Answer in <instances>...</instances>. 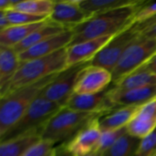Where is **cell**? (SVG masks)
<instances>
[{
	"label": "cell",
	"mask_w": 156,
	"mask_h": 156,
	"mask_svg": "<svg viewBox=\"0 0 156 156\" xmlns=\"http://www.w3.org/2000/svg\"><path fill=\"white\" fill-rule=\"evenodd\" d=\"M144 3L139 5L99 14L90 17L84 23L71 29L73 38L70 45L101 37L116 36L123 30L134 26L133 16L140 6Z\"/></svg>",
	"instance_id": "cell-1"
},
{
	"label": "cell",
	"mask_w": 156,
	"mask_h": 156,
	"mask_svg": "<svg viewBox=\"0 0 156 156\" xmlns=\"http://www.w3.org/2000/svg\"><path fill=\"white\" fill-rule=\"evenodd\" d=\"M68 68L67 48L49 56L21 62V65L6 86L0 90L4 97L16 90L34 84L51 75L59 73Z\"/></svg>",
	"instance_id": "cell-2"
},
{
	"label": "cell",
	"mask_w": 156,
	"mask_h": 156,
	"mask_svg": "<svg viewBox=\"0 0 156 156\" xmlns=\"http://www.w3.org/2000/svg\"><path fill=\"white\" fill-rule=\"evenodd\" d=\"M60 73V72H59ZM51 75L34 84L20 88L1 97L0 101V137L4 136L39 97L43 90L58 76Z\"/></svg>",
	"instance_id": "cell-3"
},
{
	"label": "cell",
	"mask_w": 156,
	"mask_h": 156,
	"mask_svg": "<svg viewBox=\"0 0 156 156\" xmlns=\"http://www.w3.org/2000/svg\"><path fill=\"white\" fill-rule=\"evenodd\" d=\"M101 117L97 113L82 112L62 107L47 122L41 133V139L54 144L71 140L83 127L96 118Z\"/></svg>",
	"instance_id": "cell-4"
},
{
	"label": "cell",
	"mask_w": 156,
	"mask_h": 156,
	"mask_svg": "<svg viewBox=\"0 0 156 156\" xmlns=\"http://www.w3.org/2000/svg\"><path fill=\"white\" fill-rule=\"evenodd\" d=\"M61 108L62 106L49 101L39 95L20 120L4 136L0 137L1 143L29 133H38L41 134L47 122Z\"/></svg>",
	"instance_id": "cell-5"
},
{
	"label": "cell",
	"mask_w": 156,
	"mask_h": 156,
	"mask_svg": "<svg viewBox=\"0 0 156 156\" xmlns=\"http://www.w3.org/2000/svg\"><path fill=\"white\" fill-rule=\"evenodd\" d=\"M156 55V41L140 35L124 51L112 70V83L116 84L133 73Z\"/></svg>",
	"instance_id": "cell-6"
},
{
	"label": "cell",
	"mask_w": 156,
	"mask_h": 156,
	"mask_svg": "<svg viewBox=\"0 0 156 156\" xmlns=\"http://www.w3.org/2000/svg\"><path fill=\"white\" fill-rule=\"evenodd\" d=\"M134 26L114 36L94 57L90 65L106 69L112 72L126 48L140 36Z\"/></svg>",
	"instance_id": "cell-7"
},
{
	"label": "cell",
	"mask_w": 156,
	"mask_h": 156,
	"mask_svg": "<svg viewBox=\"0 0 156 156\" xmlns=\"http://www.w3.org/2000/svg\"><path fill=\"white\" fill-rule=\"evenodd\" d=\"M90 63V62L81 63L67 68L58 73V76L43 90L40 96L64 107L68 100L74 93V88L80 71Z\"/></svg>",
	"instance_id": "cell-8"
},
{
	"label": "cell",
	"mask_w": 156,
	"mask_h": 156,
	"mask_svg": "<svg viewBox=\"0 0 156 156\" xmlns=\"http://www.w3.org/2000/svg\"><path fill=\"white\" fill-rule=\"evenodd\" d=\"M112 82V72L106 69L87 65L80 73L74 93L79 95H90L100 93L108 89Z\"/></svg>",
	"instance_id": "cell-9"
},
{
	"label": "cell",
	"mask_w": 156,
	"mask_h": 156,
	"mask_svg": "<svg viewBox=\"0 0 156 156\" xmlns=\"http://www.w3.org/2000/svg\"><path fill=\"white\" fill-rule=\"evenodd\" d=\"M109 90L110 88L100 93L90 95H79L73 93L64 107L78 112L97 113L103 116L118 109L108 95Z\"/></svg>",
	"instance_id": "cell-10"
},
{
	"label": "cell",
	"mask_w": 156,
	"mask_h": 156,
	"mask_svg": "<svg viewBox=\"0 0 156 156\" xmlns=\"http://www.w3.org/2000/svg\"><path fill=\"white\" fill-rule=\"evenodd\" d=\"M99 118L91 121L71 140L64 144L73 156H84L97 151L102 133L99 124Z\"/></svg>",
	"instance_id": "cell-11"
},
{
	"label": "cell",
	"mask_w": 156,
	"mask_h": 156,
	"mask_svg": "<svg viewBox=\"0 0 156 156\" xmlns=\"http://www.w3.org/2000/svg\"><path fill=\"white\" fill-rule=\"evenodd\" d=\"M80 0L55 1L49 20L67 28L73 29L90 17L80 6Z\"/></svg>",
	"instance_id": "cell-12"
},
{
	"label": "cell",
	"mask_w": 156,
	"mask_h": 156,
	"mask_svg": "<svg viewBox=\"0 0 156 156\" xmlns=\"http://www.w3.org/2000/svg\"><path fill=\"white\" fill-rule=\"evenodd\" d=\"M73 38V32L71 29H67L61 33L46 38L40 43L33 46L26 51L18 54L21 62L28 61L35 58L49 56L60 49L68 48Z\"/></svg>",
	"instance_id": "cell-13"
},
{
	"label": "cell",
	"mask_w": 156,
	"mask_h": 156,
	"mask_svg": "<svg viewBox=\"0 0 156 156\" xmlns=\"http://www.w3.org/2000/svg\"><path fill=\"white\" fill-rule=\"evenodd\" d=\"M132 136L144 139L156 129V96L140 105L136 114L126 127Z\"/></svg>",
	"instance_id": "cell-14"
},
{
	"label": "cell",
	"mask_w": 156,
	"mask_h": 156,
	"mask_svg": "<svg viewBox=\"0 0 156 156\" xmlns=\"http://www.w3.org/2000/svg\"><path fill=\"white\" fill-rule=\"evenodd\" d=\"M113 37L114 36L101 37L69 46L67 48L68 68L81 63L90 62Z\"/></svg>",
	"instance_id": "cell-15"
},
{
	"label": "cell",
	"mask_w": 156,
	"mask_h": 156,
	"mask_svg": "<svg viewBox=\"0 0 156 156\" xmlns=\"http://www.w3.org/2000/svg\"><path fill=\"white\" fill-rule=\"evenodd\" d=\"M108 95L112 103L117 107L140 106L156 96V85L133 90H119L110 88Z\"/></svg>",
	"instance_id": "cell-16"
},
{
	"label": "cell",
	"mask_w": 156,
	"mask_h": 156,
	"mask_svg": "<svg viewBox=\"0 0 156 156\" xmlns=\"http://www.w3.org/2000/svg\"><path fill=\"white\" fill-rule=\"evenodd\" d=\"M140 106L120 107L113 112L99 118V124L101 132L115 131L126 128L136 114Z\"/></svg>",
	"instance_id": "cell-17"
},
{
	"label": "cell",
	"mask_w": 156,
	"mask_h": 156,
	"mask_svg": "<svg viewBox=\"0 0 156 156\" xmlns=\"http://www.w3.org/2000/svg\"><path fill=\"white\" fill-rule=\"evenodd\" d=\"M144 3L141 0H80V6L90 16L121 9L129 6L139 5Z\"/></svg>",
	"instance_id": "cell-18"
},
{
	"label": "cell",
	"mask_w": 156,
	"mask_h": 156,
	"mask_svg": "<svg viewBox=\"0 0 156 156\" xmlns=\"http://www.w3.org/2000/svg\"><path fill=\"white\" fill-rule=\"evenodd\" d=\"M48 19L35 24L10 26L5 29L0 30V46L14 48L24 39H26L31 33L44 26L48 21Z\"/></svg>",
	"instance_id": "cell-19"
},
{
	"label": "cell",
	"mask_w": 156,
	"mask_h": 156,
	"mask_svg": "<svg viewBox=\"0 0 156 156\" xmlns=\"http://www.w3.org/2000/svg\"><path fill=\"white\" fill-rule=\"evenodd\" d=\"M20 65L18 54L12 48L0 46V90L12 80Z\"/></svg>",
	"instance_id": "cell-20"
},
{
	"label": "cell",
	"mask_w": 156,
	"mask_h": 156,
	"mask_svg": "<svg viewBox=\"0 0 156 156\" xmlns=\"http://www.w3.org/2000/svg\"><path fill=\"white\" fill-rule=\"evenodd\" d=\"M65 30H67V28H65L48 19V21L44 26H42L40 28H38L36 31H34L33 33H31L26 39H24L22 42H20L19 44H17L16 46H15L12 48L15 50L16 53L20 54V53L26 51L27 49L32 48L33 46L40 43L41 41L45 40L46 38L55 36L58 33L65 31Z\"/></svg>",
	"instance_id": "cell-21"
},
{
	"label": "cell",
	"mask_w": 156,
	"mask_h": 156,
	"mask_svg": "<svg viewBox=\"0 0 156 156\" xmlns=\"http://www.w3.org/2000/svg\"><path fill=\"white\" fill-rule=\"evenodd\" d=\"M41 140L38 133H29L0 144V156H22L32 145Z\"/></svg>",
	"instance_id": "cell-22"
},
{
	"label": "cell",
	"mask_w": 156,
	"mask_h": 156,
	"mask_svg": "<svg viewBox=\"0 0 156 156\" xmlns=\"http://www.w3.org/2000/svg\"><path fill=\"white\" fill-rule=\"evenodd\" d=\"M156 85V75L146 70L139 69L129 76L125 77L116 84L114 87L119 90H133L142 89Z\"/></svg>",
	"instance_id": "cell-23"
},
{
	"label": "cell",
	"mask_w": 156,
	"mask_h": 156,
	"mask_svg": "<svg viewBox=\"0 0 156 156\" xmlns=\"http://www.w3.org/2000/svg\"><path fill=\"white\" fill-rule=\"evenodd\" d=\"M142 139L132 136L128 133L122 136L102 156H135Z\"/></svg>",
	"instance_id": "cell-24"
},
{
	"label": "cell",
	"mask_w": 156,
	"mask_h": 156,
	"mask_svg": "<svg viewBox=\"0 0 156 156\" xmlns=\"http://www.w3.org/2000/svg\"><path fill=\"white\" fill-rule=\"evenodd\" d=\"M55 1L51 0H26V1H17L16 5L11 8L20 12H25L34 16H47L49 17Z\"/></svg>",
	"instance_id": "cell-25"
},
{
	"label": "cell",
	"mask_w": 156,
	"mask_h": 156,
	"mask_svg": "<svg viewBox=\"0 0 156 156\" xmlns=\"http://www.w3.org/2000/svg\"><path fill=\"white\" fill-rule=\"evenodd\" d=\"M6 17L11 26H19V25H28V24H35L38 22H42L48 20L49 17L47 16H34L31 14H27L25 12H20L14 9L5 10Z\"/></svg>",
	"instance_id": "cell-26"
},
{
	"label": "cell",
	"mask_w": 156,
	"mask_h": 156,
	"mask_svg": "<svg viewBox=\"0 0 156 156\" xmlns=\"http://www.w3.org/2000/svg\"><path fill=\"white\" fill-rule=\"evenodd\" d=\"M127 133V129L122 128L115 131H106L101 133V137L99 143V146L96 152L104 154L109 148H111L122 136Z\"/></svg>",
	"instance_id": "cell-27"
},
{
	"label": "cell",
	"mask_w": 156,
	"mask_h": 156,
	"mask_svg": "<svg viewBox=\"0 0 156 156\" xmlns=\"http://www.w3.org/2000/svg\"><path fill=\"white\" fill-rule=\"evenodd\" d=\"M55 151L56 147L54 144L41 139L28 148L22 156H54Z\"/></svg>",
	"instance_id": "cell-28"
},
{
	"label": "cell",
	"mask_w": 156,
	"mask_h": 156,
	"mask_svg": "<svg viewBox=\"0 0 156 156\" xmlns=\"http://www.w3.org/2000/svg\"><path fill=\"white\" fill-rule=\"evenodd\" d=\"M156 16V3H144L133 16V24L139 25L151 20Z\"/></svg>",
	"instance_id": "cell-29"
},
{
	"label": "cell",
	"mask_w": 156,
	"mask_h": 156,
	"mask_svg": "<svg viewBox=\"0 0 156 156\" xmlns=\"http://www.w3.org/2000/svg\"><path fill=\"white\" fill-rule=\"evenodd\" d=\"M156 155V129L145 138L142 139L135 156Z\"/></svg>",
	"instance_id": "cell-30"
},
{
	"label": "cell",
	"mask_w": 156,
	"mask_h": 156,
	"mask_svg": "<svg viewBox=\"0 0 156 156\" xmlns=\"http://www.w3.org/2000/svg\"><path fill=\"white\" fill-rule=\"evenodd\" d=\"M140 34L144 37L154 39L156 41V23H154V25H152L150 27H146V28H144L143 30H141Z\"/></svg>",
	"instance_id": "cell-31"
},
{
	"label": "cell",
	"mask_w": 156,
	"mask_h": 156,
	"mask_svg": "<svg viewBox=\"0 0 156 156\" xmlns=\"http://www.w3.org/2000/svg\"><path fill=\"white\" fill-rule=\"evenodd\" d=\"M144 70H146L152 74L156 75V55L153 57L147 63H145L142 68H140Z\"/></svg>",
	"instance_id": "cell-32"
},
{
	"label": "cell",
	"mask_w": 156,
	"mask_h": 156,
	"mask_svg": "<svg viewBox=\"0 0 156 156\" xmlns=\"http://www.w3.org/2000/svg\"><path fill=\"white\" fill-rule=\"evenodd\" d=\"M54 156H73V154L70 152H69V150L66 148L64 144H61L60 146L56 147Z\"/></svg>",
	"instance_id": "cell-33"
},
{
	"label": "cell",
	"mask_w": 156,
	"mask_h": 156,
	"mask_svg": "<svg viewBox=\"0 0 156 156\" xmlns=\"http://www.w3.org/2000/svg\"><path fill=\"white\" fill-rule=\"evenodd\" d=\"M11 25L6 17L5 12V11H0V30L5 29L9 27Z\"/></svg>",
	"instance_id": "cell-34"
},
{
	"label": "cell",
	"mask_w": 156,
	"mask_h": 156,
	"mask_svg": "<svg viewBox=\"0 0 156 156\" xmlns=\"http://www.w3.org/2000/svg\"><path fill=\"white\" fill-rule=\"evenodd\" d=\"M154 23H156V16L154 17H153L151 20H149V21H147V22H145V23L139 24V25H134V27H135V29H136L138 32H140V31L143 30L144 28H146V27H148L154 25Z\"/></svg>",
	"instance_id": "cell-35"
},
{
	"label": "cell",
	"mask_w": 156,
	"mask_h": 156,
	"mask_svg": "<svg viewBox=\"0 0 156 156\" xmlns=\"http://www.w3.org/2000/svg\"><path fill=\"white\" fill-rule=\"evenodd\" d=\"M84 156H102V154H101L99 152H94V153H91L90 154H87V155Z\"/></svg>",
	"instance_id": "cell-36"
},
{
	"label": "cell",
	"mask_w": 156,
	"mask_h": 156,
	"mask_svg": "<svg viewBox=\"0 0 156 156\" xmlns=\"http://www.w3.org/2000/svg\"><path fill=\"white\" fill-rule=\"evenodd\" d=\"M155 156H156V155H155Z\"/></svg>",
	"instance_id": "cell-37"
}]
</instances>
